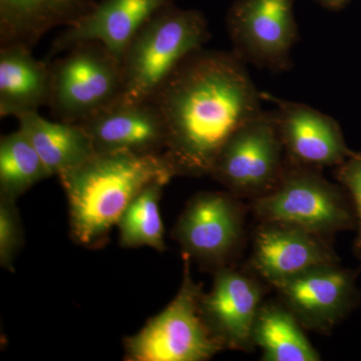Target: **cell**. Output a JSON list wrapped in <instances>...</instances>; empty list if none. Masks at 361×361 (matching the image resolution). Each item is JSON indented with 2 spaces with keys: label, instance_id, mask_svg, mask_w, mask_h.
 Returning a JSON list of instances; mask_svg holds the SVG:
<instances>
[{
  "label": "cell",
  "instance_id": "603a6c76",
  "mask_svg": "<svg viewBox=\"0 0 361 361\" xmlns=\"http://www.w3.org/2000/svg\"><path fill=\"white\" fill-rule=\"evenodd\" d=\"M336 176L342 186L348 190L355 204L358 221V235L355 248L361 258V153L353 152L343 163L337 166Z\"/></svg>",
  "mask_w": 361,
  "mask_h": 361
},
{
  "label": "cell",
  "instance_id": "9c48e42d",
  "mask_svg": "<svg viewBox=\"0 0 361 361\" xmlns=\"http://www.w3.org/2000/svg\"><path fill=\"white\" fill-rule=\"evenodd\" d=\"M243 235V210L229 192L195 195L176 222L172 237L184 257L205 267H224Z\"/></svg>",
  "mask_w": 361,
  "mask_h": 361
},
{
  "label": "cell",
  "instance_id": "5b68a950",
  "mask_svg": "<svg viewBox=\"0 0 361 361\" xmlns=\"http://www.w3.org/2000/svg\"><path fill=\"white\" fill-rule=\"evenodd\" d=\"M49 66L47 106L59 122L80 125L123 99L122 65L99 42L75 45Z\"/></svg>",
  "mask_w": 361,
  "mask_h": 361
},
{
  "label": "cell",
  "instance_id": "d6986e66",
  "mask_svg": "<svg viewBox=\"0 0 361 361\" xmlns=\"http://www.w3.org/2000/svg\"><path fill=\"white\" fill-rule=\"evenodd\" d=\"M302 325L286 306L261 305L253 330V342L267 361H318L319 353L304 334Z\"/></svg>",
  "mask_w": 361,
  "mask_h": 361
},
{
  "label": "cell",
  "instance_id": "6da1fadb",
  "mask_svg": "<svg viewBox=\"0 0 361 361\" xmlns=\"http://www.w3.org/2000/svg\"><path fill=\"white\" fill-rule=\"evenodd\" d=\"M259 92L234 52H193L152 101L165 123V155L176 176L211 175L228 140L262 111Z\"/></svg>",
  "mask_w": 361,
  "mask_h": 361
},
{
  "label": "cell",
  "instance_id": "44dd1931",
  "mask_svg": "<svg viewBox=\"0 0 361 361\" xmlns=\"http://www.w3.org/2000/svg\"><path fill=\"white\" fill-rule=\"evenodd\" d=\"M51 177L32 142L20 129L0 140V197L18 200L40 180Z\"/></svg>",
  "mask_w": 361,
  "mask_h": 361
},
{
  "label": "cell",
  "instance_id": "cb8c5ba5",
  "mask_svg": "<svg viewBox=\"0 0 361 361\" xmlns=\"http://www.w3.org/2000/svg\"><path fill=\"white\" fill-rule=\"evenodd\" d=\"M348 1V0H320L323 6L330 9L341 8Z\"/></svg>",
  "mask_w": 361,
  "mask_h": 361
},
{
  "label": "cell",
  "instance_id": "7a4b0ae2",
  "mask_svg": "<svg viewBox=\"0 0 361 361\" xmlns=\"http://www.w3.org/2000/svg\"><path fill=\"white\" fill-rule=\"evenodd\" d=\"M177 177L165 155L97 153L59 175L68 205L75 244L97 249L108 243L135 196L156 180Z\"/></svg>",
  "mask_w": 361,
  "mask_h": 361
},
{
  "label": "cell",
  "instance_id": "7402d4cb",
  "mask_svg": "<svg viewBox=\"0 0 361 361\" xmlns=\"http://www.w3.org/2000/svg\"><path fill=\"white\" fill-rule=\"evenodd\" d=\"M25 245V231L16 201L0 197V265L13 271L14 263Z\"/></svg>",
  "mask_w": 361,
  "mask_h": 361
},
{
  "label": "cell",
  "instance_id": "7c38bea8",
  "mask_svg": "<svg viewBox=\"0 0 361 361\" xmlns=\"http://www.w3.org/2000/svg\"><path fill=\"white\" fill-rule=\"evenodd\" d=\"M261 298L260 285L253 278L227 266L216 270L212 288L202 296L201 310L224 349L248 350L254 345Z\"/></svg>",
  "mask_w": 361,
  "mask_h": 361
},
{
  "label": "cell",
  "instance_id": "e0dca14e",
  "mask_svg": "<svg viewBox=\"0 0 361 361\" xmlns=\"http://www.w3.org/2000/svg\"><path fill=\"white\" fill-rule=\"evenodd\" d=\"M51 66L23 45L0 47V116L16 118L49 104Z\"/></svg>",
  "mask_w": 361,
  "mask_h": 361
},
{
  "label": "cell",
  "instance_id": "52a82bcc",
  "mask_svg": "<svg viewBox=\"0 0 361 361\" xmlns=\"http://www.w3.org/2000/svg\"><path fill=\"white\" fill-rule=\"evenodd\" d=\"M285 157L274 111L262 110L228 140L210 176L234 196H261L281 179Z\"/></svg>",
  "mask_w": 361,
  "mask_h": 361
},
{
  "label": "cell",
  "instance_id": "ffe728a7",
  "mask_svg": "<svg viewBox=\"0 0 361 361\" xmlns=\"http://www.w3.org/2000/svg\"><path fill=\"white\" fill-rule=\"evenodd\" d=\"M169 182L156 180L144 188L126 209L116 227L123 248L149 247L166 251L165 227L161 217L160 201Z\"/></svg>",
  "mask_w": 361,
  "mask_h": 361
},
{
  "label": "cell",
  "instance_id": "4fadbf2b",
  "mask_svg": "<svg viewBox=\"0 0 361 361\" xmlns=\"http://www.w3.org/2000/svg\"><path fill=\"white\" fill-rule=\"evenodd\" d=\"M97 153L159 155L167 144L165 123L153 101H118L80 123Z\"/></svg>",
  "mask_w": 361,
  "mask_h": 361
},
{
  "label": "cell",
  "instance_id": "2e32d148",
  "mask_svg": "<svg viewBox=\"0 0 361 361\" xmlns=\"http://www.w3.org/2000/svg\"><path fill=\"white\" fill-rule=\"evenodd\" d=\"M97 0H0V47L32 49L49 30L71 26L94 8Z\"/></svg>",
  "mask_w": 361,
  "mask_h": 361
},
{
  "label": "cell",
  "instance_id": "9a60e30c",
  "mask_svg": "<svg viewBox=\"0 0 361 361\" xmlns=\"http://www.w3.org/2000/svg\"><path fill=\"white\" fill-rule=\"evenodd\" d=\"M337 262L334 252L313 233L271 222H262L256 231L252 265L275 287L315 266Z\"/></svg>",
  "mask_w": 361,
  "mask_h": 361
},
{
  "label": "cell",
  "instance_id": "8992f818",
  "mask_svg": "<svg viewBox=\"0 0 361 361\" xmlns=\"http://www.w3.org/2000/svg\"><path fill=\"white\" fill-rule=\"evenodd\" d=\"M253 210L262 222L293 226L322 237L349 229L355 222L341 188L314 169L292 163L276 186L255 199Z\"/></svg>",
  "mask_w": 361,
  "mask_h": 361
},
{
  "label": "cell",
  "instance_id": "3957f363",
  "mask_svg": "<svg viewBox=\"0 0 361 361\" xmlns=\"http://www.w3.org/2000/svg\"><path fill=\"white\" fill-rule=\"evenodd\" d=\"M210 39L202 13L170 4L144 23L122 59L123 101H152L156 92L193 52Z\"/></svg>",
  "mask_w": 361,
  "mask_h": 361
},
{
  "label": "cell",
  "instance_id": "5bb4252c",
  "mask_svg": "<svg viewBox=\"0 0 361 361\" xmlns=\"http://www.w3.org/2000/svg\"><path fill=\"white\" fill-rule=\"evenodd\" d=\"M171 0H99L75 25L52 42L49 58L87 42H99L122 65L123 54L135 33Z\"/></svg>",
  "mask_w": 361,
  "mask_h": 361
},
{
  "label": "cell",
  "instance_id": "30bf717a",
  "mask_svg": "<svg viewBox=\"0 0 361 361\" xmlns=\"http://www.w3.org/2000/svg\"><path fill=\"white\" fill-rule=\"evenodd\" d=\"M276 288L302 327L316 331L334 329L358 301L355 273L337 263L315 266Z\"/></svg>",
  "mask_w": 361,
  "mask_h": 361
},
{
  "label": "cell",
  "instance_id": "ac0fdd59",
  "mask_svg": "<svg viewBox=\"0 0 361 361\" xmlns=\"http://www.w3.org/2000/svg\"><path fill=\"white\" fill-rule=\"evenodd\" d=\"M18 120L51 176H59L94 154L89 135L78 123L51 122L39 111Z\"/></svg>",
  "mask_w": 361,
  "mask_h": 361
},
{
  "label": "cell",
  "instance_id": "ba28073f",
  "mask_svg": "<svg viewBox=\"0 0 361 361\" xmlns=\"http://www.w3.org/2000/svg\"><path fill=\"white\" fill-rule=\"evenodd\" d=\"M234 54L243 63L281 73L298 39L293 0H239L228 16Z\"/></svg>",
  "mask_w": 361,
  "mask_h": 361
},
{
  "label": "cell",
  "instance_id": "277c9868",
  "mask_svg": "<svg viewBox=\"0 0 361 361\" xmlns=\"http://www.w3.org/2000/svg\"><path fill=\"white\" fill-rule=\"evenodd\" d=\"M177 295L139 332L123 341L126 361H205L223 350L201 310L203 290L191 276L190 259Z\"/></svg>",
  "mask_w": 361,
  "mask_h": 361
},
{
  "label": "cell",
  "instance_id": "8fae6325",
  "mask_svg": "<svg viewBox=\"0 0 361 361\" xmlns=\"http://www.w3.org/2000/svg\"><path fill=\"white\" fill-rule=\"evenodd\" d=\"M262 97L276 106L273 111L290 163L312 169L337 167L353 153L331 116L307 104L283 101L266 92Z\"/></svg>",
  "mask_w": 361,
  "mask_h": 361
}]
</instances>
